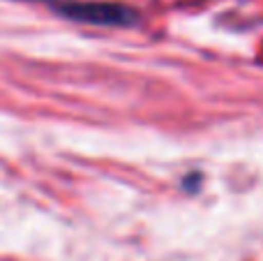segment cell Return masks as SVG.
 <instances>
[{
  "label": "cell",
  "mask_w": 263,
  "mask_h": 261,
  "mask_svg": "<svg viewBox=\"0 0 263 261\" xmlns=\"http://www.w3.org/2000/svg\"><path fill=\"white\" fill-rule=\"evenodd\" d=\"M63 16L79 23H90V26H111V28H127L134 26L139 14L123 3H77V0H65L55 5Z\"/></svg>",
  "instance_id": "cell-1"
},
{
  "label": "cell",
  "mask_w": 263,
  "mask_h": 261,
  "mask_svg": "<svg viewBox=\"0 0 263 261\" xmlns=\"http://www.w3.org/2000/svg\"><path fill=\"white\" fill-rule=\"evenodd\" d=\"M44 3H55L58 5V3H65V0H44Z\"/></svg>",
  "instance_id": "cell-2"
}]
</instances>
